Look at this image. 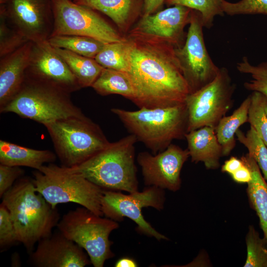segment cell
<instances>
[{"label":"cell","instance_id":"obj_1","mask_svg":"<svg viewBox=\"0 0 267 267\" xmlns=\"http://www.w3.org/2000/svg\"><path fill=\"white\" fill-rule=\"evenodd\" d=\"M128 74L134 88L133 102L139 108L167 107L185 103L189 94L173 45L129 35Z\"/></svg>","mask_w":267,"mask_h":267},{"label":"cell","instance_id":"obj_2","mask_svg":"<svg viewBox=\"0 0 267 267\" xmlns=\"http://www.w3.org/2000/svg\"><path fill=\"white\" fill-rule=\"evenodd\" d=\"M10 214L18 242L29 253L41 239L50 236L60 220L53 208L35 189L33 180L21 177L2 197Z\"/></svg>","mask_w":267,"mask_h":267},{"label":"cell","instance_id":"obj_3","mask_svg":"<svg viewBox=\"0 0 267 267\" xmlns=\"http://www.w3.org/2000/svg\"><path fill=\"white\" fill-rule=\"evenodd\" d=\"M135 137L130 134L110 143L104 149L78 165L68 168L104 190H138L135 164Z\"/></svg>","mask_w":267,"mask_h":267},{"label":"cell","instance_id":"obj_4","mask_svg":"<svg viewBox=\"0 0 267 267\" xmlns=\"http://www.w3.org/2000/svg\"><path fill=\"white\" fill-rule=\"evenodd\" d=\"M129 132L156 154L175 139H183L187 133L188 116L185 103L173 106L135 111L111 109Z\"/></svg>","mask_w":267,"mask_h":267},{"label":"cell","instance_id":"obj_5","mask_svg":"<svg viewBox=\"0 0 267 267\" xmlns=\"http://www.w3.org/2000/svg\"><path fill=\"white\" fill-rule=\"evenodd\" d=\"M0 111L14 113L44 126L85 115L72 101L70 93L26 76L18 92Z\"/></svg>","mask_w":267,"mask_h":267},{"label":"cell","instance_id":"obj_6","mask_svg":"<svg viewBox=\"0 0 267 267\" xmlns=\"http://www.w3.org/2000/svg\"><path fill=\"white\" fill-rule=\"evenodd\" d=\"M33 175L36 190L53 208L61 203H75L104 216L101 207L104 189L82 175L53 163L43 166Z\"/></svg>","mask_w":267,"mask_h":267},{"label":"cell","instance_id":"obj_7","mask_svg":"<svg viewBox=\"0 0 267 267\" xmlns=\"http://www.w3.org/2000/svg\"><path fill=\"white\" fill-rule=\"evenodd\" d=\"M44 126L62 166L68 168L82 163L110 142L99 125L85 115Z\"/></svg>","mask_w":267,"mask_h":267},{"label":"cell","instance_id":"obj_8","mask_svg":"<svg viewBox=\"0 0 267 267\" xmlns=\"http://www.w3.org/2000/svg\"><path fill=\"white\" fill-rule=\"evenodd\" d=\"M97 215L84 207L65 214L60 219L58 230L87 252L94 267H103L114 256L111 250V232L119 227L117 222Z\"/></svg>","mask_w":267,"mask_h":267},{"label":"cell","instance_id":"obj_9","mask_svg":"<svg viewBox=\"0 0 267 267\" xmlns=\"http://www.w3.org/2000/svg\"><path fill=\"white\" fill-rule=\"evenodd\" d=\"M235 89L228 70L222 67L211 83L189 94L185 101L188 116L187 133L205 126L215 129L232 108Z\"/></svg>","mask_w":267,"mask_h":267},{"label":"cell","instance_id":"obj_10","mask_svg":"<svg viewBox=\"0 0 267 267\" xmlns=\"http://www.w3.org/2000/svg\"><path fill=\"white\" fill-rule=\"evenodd\" d=\"M52 3L53 27L50 36H82L104 44L122 42L127 39L93 9L72 0H52Z\"/></svg>","mask_w":267,"mask_h":267},{"label":"cell","instance_id":"obj_11","mask_svg":"<svg viewBox=\"0 0 267 267\" xmlns=\"http://www.w3.org/2000/svg\"><path fill=\"white\" fill-rule=\"evenodd\" d=\"M164 189L154 186L145 187L138 191L124 194L119 191L104 190L101 200L103 215L116 222H121L125 217L134 221L137 225L136 230L158 240L168 238L157 231L144 218L142 209L152 207L158 211L163 209L165 201Z\"/></svg>","mask_w":267,"mask_h":267},{"label":"cell","instance_id":"obj_12","mask_svg":"<svg viewBox=\"0 0 267 267\" xmlns=\"http://www.w3.org/2000/svg\"><path fill=\"white\" fill-rule=\"evenodd\" d=\"M201 14L192 9L184 44L176 47L177 56L189 94L211 83L218 75L219 68L212 60L205 44Z\"/></svg>","mask_w":267,"mask_h":267},{"label":"cell","instance_id":"obj_13","mask_svg":"<svg viewBox=\"0 0 267 267\" xmlns=\"http://www.w3.org/2000/svg\"><path fill=\"white\" fill-rule=\"evenodd\" d=\"M0 15L30 41L47 40L51 35L52 0H0Z\"/></svg>","mask_w":267,"mask_h":267},{"label":"cell","instance_id":"obj_14","mask_svg":"<svg viewBox=\"0 0 267 267\" xmlns=\"http://www.w3.org/2000/svg\"><path fill=\"white\" fill-rule=\"evenodd\" d=\"M189 157L187 149L171 143L156 154L147 151L139 152L136 160L146 186L176 191L181 186L182 168Z\"/></svg>","mask_w":267,"mask_h":267},{"label":"cell","instance_id":"obj_15","mask_svg":"<svg viewBox=\"0 0 267 267\" xmlns=\"http://www.w3.org/2000/svg\"><path fill=\"white\" fill-rule=\"evenodd\" d=\"M25 76L71 93L81 89L68 65L48 40L33 42Z\"/></svg>","mask_w":267,"mask_h":267},{"label":"cell","instance_id":"obj_16","mask_svg":"<svg viewBox=\"0 0 267 267\" xmlns=\"http://www.w3.org/2000/svg\"><path fill=\"white\" fill-rule=\"evenodd\" d=\"M192 9L176 5L155 14L141 16L129 35L181 46L184 29L189 24Z\"/></svg>","mask_w":267,"mask_h":267},{"label":"cell","instance_id":"obj_17","mask_svg":"<svg viewBox=\"0 0 267 267\" xmlns=\"http://www.w3.org/2000/svg\"><path fill=\"white\" fill-rule=\"evenodd\" d=\"M29 261L36 267H84L91 264L83 249L59 230L38 242Z\"/></svg>","mask_w":267,"mask_h":267},{"label":"cell","instance_id":"obj_18","mask_svg":"<svg viewBox=\"0 0 267 267\" xmlns=\"http://www.w3.org/2000/svg\"><path fill=\"white\" fill-rule=\"evenodd\" d=\"M33 42L0 58V110L16 94L25 79Z\"/></svg>","mask_w":267,"mask_h":267},{"label":"cell","instance_id":"obj_19","mask_svg":"<svg viewBox=\"0 0 267 267\" xmlns=\"http://www.w3.org/2000/svg\"><path fill=\"white\" fill-rule=\"evenodd\" d=\"M185 139L192 162H203L208 169L219 168L222 149L214 128L205 126L189 132L185 134Z\"/></svg>","mask_w":267,"mask_h":267},{"label":"cell","instance_id":"obj_20","mask_svg":"<svg viewBox=\"0 0 267 267\" xmlns=\"http://www.w3.org/2000/svg\"><path fill=\"white\" fill-rule=\"evenodd\" d=\"M75 3L102 12L109 17L120 30L127 32L142 10V0H74Z\"/></svg>","mask_w":267,"mask_h":267},{"label":"cell","instance_id":"obj_21","mask_svg":"<svg viewBox=\"0 0 267 267\" xmlns=\"http://www.w3.org/2000/svg\"><path fill=\"white\" fill-rule=\"evenodd\" d=\"M56 154L49 150H38L0 140V164L24 166L39 170L45 163H52Z\"/></svg>","mask_w":267,"mask_h":267},{"label":"cell","instance_id":"obj_22","mask_svg":"<svg viewBox=\"0 0 267 267\" xmlns=\"http://www.w3.org/2000/svg\"><path fill=\"white\" fill-rule=\"evenodd\" d=\"M250 170L252 179L247 188L249 201L259 217L260 224L267 242V182L256 161L247 153L240 159Z\"/></svg>","mask_w":267,"mask_h":267},{"label":"cell","instance_id":"obj_23","mask_svg":"<svg viewBox=\"0 0 267 267\" xmlns=\"http://www.w3.org/2000/svg\"><path fill=\"white\" fill-rule=\"evenodd\" d=\"M250 102L249 95L231 115L224 116L215 129L218 140L222 147V156H228L234 149L236 133L240 127L247 122Z\"/></svg>","mask_w":267,"mask_h":267},{"label":"cell","instance_id":"obj_24","mask_svg":"<svg viewBox=\"0 0 267 267\" xmlns=\"http://www.w3.org/2000/svg\"><path fill=\"white\" fill-rule=\"evenodd\" d=\"M101 95L119 94L131 100L135 98L133 84L127 72L104 68L91 87Z\"/></svg>","mask_w":267,"mask_h":267},{"label":"cell","instance_id":"obj_25","mask_svg":"<svg viewBox=\"0 0 267 267\" xmlns=\"http://www.w3.org/2000/svg\"><path fill=\"white\" fill-rule=\"evenodd\" d=\"M64 60L81 88L92 87L104 68L94 58L54 47Z\"/></svg>","mask_w":267,"mask_h":267},{"label":"cell","instance_id":"obj_26","mask_svg":"<svg viewBox=\"0 0 267 267\" xmlns=\"http://www.w3.org/2000/svg\"><path fill=\"white\" fill-rule=\"evenodd\" d=\"M131 43L126 40L106 44L94 58L103 68L128 72L130 68Z\"/></svg>","mask_w":267,"mask_h":267},{"label":"cell","instance_id":"obj_27","mask_svg":"<svg viewBox=\"0 0 267 267\" xmlns=\"http://www.w3.org/2000/svg\"><path fill=\"white\" fill-rule=\"evenodd\" d=\"M47 40L54 47L92 58H94L106 44L92 38L77 35L52 36Z\"/></svg>","mask_w":267,"mask_h":267},{"label":"cell","instance_id":"obj_28","mask_svg":"<svg viewBox=\"0 0 267 267\" xmlns=\"http://www.w3.org/2000/svg\"><path fill=\"white\" fill-rule=\"evenodd\" d=\"M236 136L237 140L248 150V154L256 161L267 182V146L251 127L244 134L239 129Z\"/></svg>","mask_w":267,"mask_h":267},{"label":"cell","instance_id":"obj_29","mask_svg":"<svg viewBox=\"0 0 267 267\" xmlns=\"http://www.w3.org/2000/svg\"><path fill=\"white\" fill-rule=\"evenodd\" d=\"M223 0H166L165 3L169 6L179 5L198 11L201 15L204 27L210 28L213 25L217 16H223Z\"/></svg>","mask_w":267,"mask_h":267},{"label":"cell","instance_id":"obj_30","mask_svg":"<svg viewBox=\"0 0 267 267\" xmlns=\"http://www.w3.org/2000/svg\"><path fill=\"white\" fill-rule=\"evenodd\" d=\"M250 96L247 122L267 146V115L265 111L267 96L257 91H253Z\"/></svg>","mask_w":267,"mask_h":267},{"label":"cell","instance_id":"obj_31","mask_svg":"<svg viewBox=\"0 0 267 267\" xmlns=\"http://www.w3.org/2000/svg\"><path fill=\"white\" fill-rule=\"evenodd\" d=\"M247 258L245 267H267V242L250 225L246 236Z\"/></svg>","mask_w":267,"mask_h":267},{"label":"cell","instance_id":"obj_32","mask_svg":"<svg viewBox=\"0 0 267 267\" xmlns=\"http://www.w3.org/2000/svg\"><path fill=\"white\" fill-rule=\"evenodd\" d=\"M236 67L240 73L249 74L251 77L244 84L246 89L259 92L267 96V61L254 65L245 56L237 63Z\"/></svg>","mask_w":267,"mask_h":267},{"label":"cell","instance_id":"obj_33","mask_svg":"<svg viewBox=\"0 0 267 267\" xmlns=\"http://www.w3.org/2000/svg\"><path fill=\"white\" fill-rule=\"evenodd\" d=\"M28 41L0 15V58L14 51Z\"/></svg>","mask_w":267,"mask_h":267},{"label":"cell","instance_id":"obj_34","mask_svg":"<svg viewBox=\"0 0 267 267\" xmlns=\"http://www.w3.org/2000/svg\"><path fill=\"white\" fill-rule=\"evenodd\" d=\"M222 8L224 14L230 16L267 15V0H240L236 2L223 0Z\"/></svg>","mask_w":267,"mask_h":267},{"label":"cell","instance_id":"obj_35","mask_svg":"<svg viewBox=\"0 0 267 267\" xmlns=\"http://www.w3.org/2000/svg\"><path fill=\"white\" fill-rule=\"evenodd\" d=\"M18 242L14 227L7 208L0 205V247L2 250Z\"/></svg>","mask_w":267,"mask_h":267},{"label":"cell","instance_id":"obj_36","mask_svg":"<svg viewBox=\"0 0 267 267\" xmlns=\"http://www.w3.org/2000/svg\"><path fill=\"white\" fill-rule=\"evenodd\" d=\"M24 174V171L18 166L0 164V197L8 190L15 182Z\"/></svg>","mask_w":267,"mask_h":267},{"label":"cell","instance_id":"obj_37","mask_svg":"<svg viewBox=\"0 0 267 267\" xmlns=\"http://www.w3.org/2000/svg\"><path fill=\"white\" fill-rule=\"evenodd\" d=\"M230 176L233 180L238 183H248L252 179L251 172L249 169L244 164L238 170L230 175Z\"/></svg>","mask_w":267,"mask_h":267},{"label":"cell","instance_id":"obj_38","mask_svg":"<svg viewBox=\"0 0 267 267\" xmlns=\"http://www.w3.org/2000/svg\"><path fill=\"white\" fill-rule=\"evenodd\" d=\"M166 0H142L141 16L153 14L165 2Z\"/></svg>","mask_w":267,"mask_h":267},{"label":"cell","instance_id":"obj_39","mask_svg":"<svg viewBox=\"0 0 267 267\" xmlns=\"http://www.w3.org/2000/svg\"><path fill=\"white\" fill-rule=\"evenodd\" d=\"M243 165V163L241 159L232 156L224 162L222 167V171L231 175L238 170Z\"/></svg>","mask_w":267,"mask_h":267},{"label":"cell","instance_id":"obj_40","mask_svg":"<svg viewBox=\"0 0 267 267\" xmlns=\"http://www.w3.org/2000/svg\"><path fill=\"white\" fill-rule=\"evenodd\" d=\"M115 267H136V261L129 257H123L118 260L115 264Z\"/></svg>","mask_w":267,"mask_h":267},{"label":"cell","instance_id":"obj_41","mask_svg":"<svg viewBox=\"0 0 267 267\" xmlns=\"http://www.w3.org/2000/svg\"><path fill=\"white\" fill-rule=\"evenodd\" d=\"M265 111H266V114L267 115V102L266 104V106H265Z\"/></svg>","mask_w":267,"mask_h":267},{"label":"cell","instance_id":"obj_42","mask_svg":"<svg viewBox=\"0 0 267 267\" xmlns=\"http://www.w3.org/2000/svg\"></svg>","mask_w":267,"mask_h":267}]
</instances>
